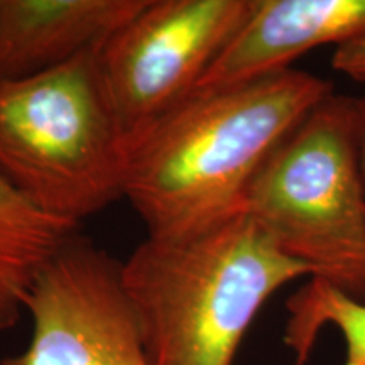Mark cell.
<instances>
[{
  "instance_id": "6",
  "label": "cell",
  "mask_w": 365,
  "mask_h": 365,
  "mask_svg": "<svg viewBox=\"0 0 365 365\" xmlns=\"http://www.w3.org/2000/svg\"><path fill=\"white\" fill-rule=\"evenodd\" d=\"M120 264L75 232L31 287L29 344L0 365H153Z\"/></svg>"
},
{
  "instance_id": "1",
  "label": "cell",
  "mask_w": 365,
  "mask_h": 365,
  "mask_svg": "<svg viewBox=\"0 0 365 365\" xmlns=\"http://www.w3.org/2000/svg\"><path fill=\"white\" fill-rule=\"evenodd\" d=\"M331 91V81L294 68L196 88L127 139L124 198L148 237L198 234L244 212L266 159Z\"/></svg>"
},
{
  "instance_id": "10",
  "label": "cell",
  "mask_w": 365,
  "mask_h": 365,
  "mask_svg": "<svg viewBox=\"0 0 365 365\" xmlns=\"http://www.w3.org/2000/svg\"><path fill=\"white\" fill-rule=\"evenodd\" d=\"M284 345L293 365H307L323 328H335L345 345L344 365H365V303L327 282L309 279L286 301Z\"/></svg>"
},
{
  "instance_id": "12",
  "label": "cell",
  "mask_w": 365,
  "mask_h": 365,
  "mask_svg": "<svg viewBox=\"0 0 365 365\" xmlns=\"http://www.w3.org/2000/svg\"><path fill=\"white\" fill-rule=\"evenodd\" d=\"M360 98V166L365 185V95Z\"/></svg>"
},
{
  "instance_id": "5",
  "label": "cell",
  "mask_w": 365,
  "mask_h": 365,
  "mask_svg": "<svg viewBox=\"0 0 365 365\" xmlns=\"http://www.w3.org/2000/svg\"><path fill=\"white\" fill-rule=\"evenodd\" d=\"M254 0H148L98 48L117 120L130 139L198 88Z\"/></svg>"
},
{
  "instance_id": "8",
  "label": "cell",
  "mask_w": 365,
  "mask_h": 365,
  "mask_svg": "<svg viewBox=\"0 0 365 365\" xmlns=\"http://www.w3.org/2000/svg\"><path fill=\"white\" fill-rule=\"evenodd\" d=\"M148 0H0V80L51 71L103 46Z\"/></svg>"
},
{
  "instance_id": "7",
  "label": "cell",
  "mask_w": 365,
  "mask_h": 365,
  "mask_svg": "<svg viewBox=\"0 0 365 365\" xmlns=\"http://www.w3.org/2000/svg\"><path fill=\"white\" fill-rule=\"evenodd\" d=\"M365 33V0H254V7L210 65L198 88L244 83L291 70L299 56Z\"/></svg>"
},
{
  "instance_id": "3",
  "label": "cell",
  "mask_w": 365,
  "mask_h": 365,
  "mask_svg": "<svg viewBox=\"0 0 365 365\" xmlns=\"http://www.w3.org/2000/svg\"><path fill=\"white\" fill-rule=\"evenodd\" d=\"M125 153L98 49L0 80V178L39 212L78 227L124 198Z\"/></svg>"
},
{
  "instance_id": "4",
  "label": "cell",
  "mask_w": 365,
  "mask_h": 365,
  "mask_svg": "<svg viewBox=\"0 0 365 365\" xmlns=\"http://www.w3.org/2000/svg\"><path fill=\"white\" fill-rule=\"evenodd\" d=\"M244 213L313 279L365 303L360 98L331 91L272 150Z\"/></svg>"
},
{
  "instance_id": "2",
  "label": "cell",
  "mask_w": 365,
  "mask_h": 365,
  "mask_svg": "<svg viewBox=\"0 0 365 365\" xmlns=\"http://www.w3.org/2000/svg\"><path fill=\"white\" fill-rule=\"evenodd\" d=\"M120 272L153 365H234L269 298L312 277L244 212L198 234L145 237Z\"/></svg>"
},
{
  "instance_id": "11",
  "label": "cell",
  "mask_w": 365,
  "mask_h": 365,
  "mask_svg": "<svg viewBox=\"0 0 365 365\" xmlns=\"http://www.w3.org/2000/svg\"><path fill=\"white\" fill-rule=\"evenodd\" d=\"M333 70L355 81H365V33L335 48L331 56Z\"/></svg>"
},
{
  "instance_id": "9",
  "label": "cell",
  "mask_w": 365,
  "mask_h": 365,
  "mask_svg": "<svg viewBox=\"0 0 365 365\" xmlns=\"http://www.w3.org/2000/svg\"><path fill=\"white\" fill-rule=\"evenodd\" d=\"M75 232L0 178V331L19 323L36 277Z\"/></svg>"
}]
</instances>
